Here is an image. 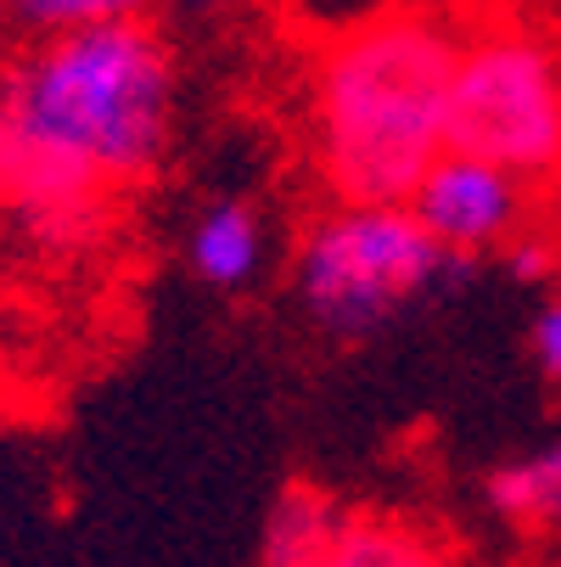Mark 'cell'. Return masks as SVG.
<instances>
[{
    "label": "cell",
    "instance_id": "cell-9",
    "mask_svg": "<svg viewBox=\"0 0 561 567\" xmlns=\"http://www.w3.org/2000/svg\"><path fill=\"white\" fill-rule=\"evenodd\" d=\"M343 523V506L314 489V483L292 477L287 489L270 501L264 512V528H259V567H314L320 550L332 545Z\"/></svg>",
    "mask_w": 561,
    "mask_h": 567
},
{
    "label": "cell",
    "instance_id": "cell-3",
    "mask_svg": "<svg viewBox=\"0 0 561 567\" xmlns=\"http://www.w3.org/2000/svg\"><path fill=\"white\" fill-rule=\"evenodd\" d=\"M460 270L466 259L444 254L405 203H332L292 241V303L320 338L365 343Z\"/></svg>",
    "mask_w": 561,
    "mask_h": 567
},
{
    "label": "cell",
    "instance_id": "cell-14",
    "mask_svg": "<svg viewBox=\"0 0 561 567\" xmlns=\"http://www.w3.org/2000/svg\"><path fill=\"white\" fill-rule=\"evenodd\" d=\"M12 197V130H7V118H0V203Z\"/></svg>",
    "mask_w": 561,
    "mask_h": 567
},
{
    "label": "cell",
    "instance_id": "cell-12",
    "mask_svg": "<svg viewBox=\"0 0 561 567\" xmlns=\"http://www.w3.org/2000/svg\"><path fill=\"white\" fill-rule=\"evenodd\" d=\"M528 360L550 388H561V292H550L528 320Z\"/></svg>",
    "mask_w": 561,
    "mask_h": 567
},
{
    "label": "cell",
    "instance_id": "cell-7",
    "mask_svg": "<svg viewBox=\"0 0 561 567\" xmlns=\"http://www.w3.org/2000/svg\"><path fill=\"white\" fill-rule=\"evenodd\" d=\"M314 567H455V556L422 523L382 512H343L332 545L320 550Z\"/></svg>",
    "mask_w": 561,
    "mask_h": 567
},
{
    "label": "cell",
    "instance_id": "cell-5",
    "mask_svg": "<svg viewBox=\"0 0 561 567\" xmlns=\"http://www.w3.org/2000/svg\"><path fill=\"white\" fill-rule=\"evenodd\" d=\"M405 208L422 219V230L455 259H484L500 254L517 230H528L533 186L511 175L495 157H477L466 146H444L427 175L411 186Z\"/></svg>",
    "mask_w": 561,
    "mask_h": 567
},
{
    "label": "cell",
    "instance_id": "cell-8",
    "mask_svg": "<svg viewBox=\"0 0 561 567\" xmlns=\"http://www.w3.org/2000/svg\"><path fill=\"white\" fill-rule=\"evenodd\" d=\"M484 501L500 523L511 528H539V534H555L561 528V433L544 439L539 450L528 455H511L500 461L489 477H484Z\"/></svg>",
    "mask_w": 561,
    "mask_h": 567
},
{
    "label": "cell",
    "instance_id": "cell-4",
    "mask_svg": "<svg viewBox=\"0 0 561 567\" xmlns=\"http://www.w3.org/2000/svg\"><path fill=\"white\" fill-rule=\"evenodd\" d=\"M449 146L495 157L533 192L561 181V51L511 18H466L449 85Z\"/></svg>",
    "mask_w": 561,
    "mask_h": 567
},
{
    "label": "cell",
    "instance_id": "cell-16",
    "mask_svg": "<svg viewBox=\"0 0 561 567\" xmlns=\"http://www.w3.org/2000/svg\"><path fill=\"white\" fill-rule=\"evenodd\" d=\"M180 7H191V12H208V7H225V0H180Z\"/></svg>",
    "mask_w": 561,
    "mask_h": 567
},
{
    "label": "cell",
    "instance_id": "cell-1",
    "mask_svg": "<svg viewBox=\"0 0 561 567\" xmlns=\"http://www.w3.org/2000/svg\"><path fill=\"white\" fill-rule=\"evenodd\" d=\"M12 130V197L73 219L107 192L169 164L180 130V62L152 18L34 34L0 85Z\"/></svg>",
    "mask_w": 561,
    "mask_h": 567
},
{
    "label": "cell",
    "instance_id": "cell-15",
    "mask_svg": "<svg viewBox=\"0 0 561 567\" xmlns=\"http://www.w3.org/2000/svg\"><path fill=\"white\" fill-rule=\"evenodd\" d=\"M438 7H455V12H477V7H489V0H438Z\"/></svg>",
    "mask_w": 561,
    "mask_h": 567
},
{
    "label": "cell",
    "instance_id": "cell-11",
    "mask_svg": "<svg viewBox=\"0 0 561 567\" xmlns=\"http://www.w3.org/2000/svg\"><path fill=\"white\" fill-rule=\"evenodd\" d=\"M382 7H393V0H276V12L287 29H298L309 45L326 40V34H343L365 18H376Z\"/></svg>",
    "mask_w": 561,
    "mask_h": 567
},
{
    "label": "cell",
    "instance_id": "cell-2",
    "mask_svg": "<svg viewBox=\"0 0 561 567\" xmlns=\"http://www.w3.org/2000/svg\"><path fill=\"white\" fill-rule=\"evenodd\" d=\"M466 18L438 0H393L314 40L309 157L332 203H405L449 146V85Z\"/></svg>",
    "mask_w": 561,
    "mask_h": 567
},
{
    "label": "cell",
    "instance_id": "cell-13",
    "mask_svg": "<svg viewBox=\"0 0 561 567\" xmlns=\"http://www.w3.org/2000/svg\"><path fill=\"white\" fill-rule=\"evenodd\" d=\"M500 254H506V270H511L517 281H528V287H550V276H555V254H550V241H539L533 230H517Z\"/></svg>",
    "mask_w": 561,
    "mask_h": 567
},
{
    "label": "cell",
    "instance_id": "cell-10",
    "mask_svg": "<svg viewBox=\"0 0 561 567\" xmlns=\"http://www.w3.org/2000/svg\"><path fill=\"white\" fill-rule=\"evenodd\" d=\"M7 12L29 34H62V29H91L118 18H146L152 0H7Z\"/></svg>",
    "mask_w": 561,
    "mask_h": 567
},
{
    "label": "cell",
    "instance_id": "cell-6",
    "mask_svg": "<svg viewBox=\"0 0 561 567\" xmlns=\"http://www.w3.org/2000/svg\"><path fill=\"white\" fill-rule=\"evenodd\" d=\"M270 219L253 197H214L186 225V270L208 292H248L270 265Z\"/></svg>",
    "mask_w": 561,
    "mask_h": 567
}]
</instances>
